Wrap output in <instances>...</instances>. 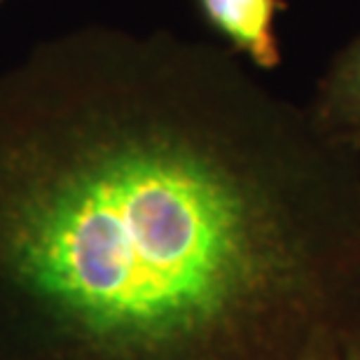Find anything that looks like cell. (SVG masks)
I'll use <instances>...</instances> for the list:
<instances>
[{
    "mask_svg": "<svg viewBox=\"0 0 360 360\" xmlns=\"http://www.w3.org/2000/svg\"><path fill=\"white\" fill-rule=\"evenodd\" d=\"M309 110L328 134L360 150V33L328 66Z\"/></svg>",
    "mask_w": 360,
    "mask_h": 360,
    "instance_id": "cell-3",
    "label": "cell"
},
{
    "mask_svg": "<svg viewBox=\"0 0 360 360\" xmlns=\"http://www.w3.org/2000/svg\"><path fill=\"white\" fill-rule=\"evenodd\" d=\"M344 360H360V351H356V354H351V356H347Z\"/></svg>",
    "mask_w": 360,
    "mask_h": 360,
    "instance_id": "cell-4",
    "label": "cell"
},
{
    "mask_svg": "<svg viewBox=\"0 0 360 360\" xmlns=\"http://www.w3.org/2000/svg\"><path fill=\"white\" fill-rule=\"evenodd\" d=\"M0 3H3V0H0Z\"/></svg>",
    "mask_w": 360,
    "mask_h": 360,
    "instance_id": "cell-5",
    "label": "cell"
},
{
    "mask_svg": "<svg viewBox=\"0 0 360 360\" xmlns=\"http://www.w3.org/2000/svg\"><path fill=\"white\" fill-rule=\"evenodd\" d=\"M201 17L213 33L260 70L281 63L276 17L288 10L285 0H197Z\"/></svg>",
    "mask_w": 360,
    "mask_h": 360,
    "instance_id": "cell-2",
    "label": "cell"
},
{
    "mask_svg": "<svg viewBox=\"0 0 360 360\" xmlns=\"http://www.w3.org/2000/svg\"><path fill=\"white\" fill-rule=\"evenodd\" d=\"M360 351V150L232 49L89 24L0 70V360Z\"/></svg>",
    "mask_w": 360,
    "mask_h": 360,
    "instance_id": "cell-1",
    "label": "cell"
}]
</instances>
